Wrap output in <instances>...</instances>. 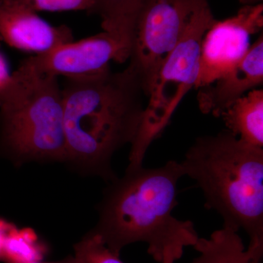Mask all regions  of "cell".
Instances as JSON below:
<instances>
[{
  "label": "cell",
  "instance_id": "obj_1",
  "mask_svg": "<svg viewBox=\"0 0 263 263\" xmlns=\"http://www.w3.org/2000/svg\"><path fill=\"white\" fill-rule=\"evenodd\" d=\"M62 87L67 160L85 174L111 182V159L131 144L141 127L146 96L134 67H110L87 75L65 77Z\"/></svg>",
  "mask_w": 263,
  "mask_h": 263
},
{
  "label": "cell",
  "instance_id": "obj_2",
  "mask_svg": "<svg viewBox=\"0 0 263 263\" xmlns=\"http://www.w3.org/2000/svg\"><path fill=\"white\" fill-rule=\"evenodd\" d=\"M183 176L176 160L156 168L126 170L104 190L98 222L91 231L117 255L127 246L143 242L156 262L176 263L200 238L193 221L173 215Z\"/></svg>",
  "mask_w": 263,
  "mask_h": 263
},
{
  "label": "cell",
  "instance_id": "obj_3",
  "mask_svg": "<svg viewBox=\"0 0 263 263\" xmlns=\"http://www.w3.org/2000/svg\"><path fill=\"white\" fill-rule=\"evenodd\" d=\"M180 164L202 190L205 209L221 216L223 227L245 230L252 262L262 263L263 148L226 129L197 138Z\"/></svg>",
  "mask_w": 263,
  "mask_h": 263
},
{
  "label": "cell",
  "instance_id": "obj_4",
  "mask_svg": "<svg viewBox=\"0 0 263 263\" xmlns=\"http://www.w3.org/2000/svg\"><path fill=\"white\" fill-rule=\"evenodd\" d=\"M0 152L15 164L67 160L58 77L22 64L0 90Z\"/></svg>",
  "mask_w": 263,
  "mask_h": 263
},
{
  "label": "cell",
  "instance_id": "obj_5",
  "mask_svg": "<svg viewBox=\"0 0 263 263\" xmlns=\"http://www.w3.org/2000/svg\"><path fill=\"white\" fill-rule=\"evenodd\" d=\"M209 4L197 12L176 47L161 65L151 84L141 127L131 143L127 169L143 166L145 155L160 136L185 95L195 87L205 33L215 23Z\"/></svg>",
  "mask_w": 263,
  "mask_h": 263
},
{
  "label": "cell",
  "instance_id": "obj_6",
  "mask_svg": "<svg viewBox=\"0 0 263 263\" xmlns=\"http://www.w3.org/2000/svg\"><path fill=\"white\" fill-rule=\"evenodd\" d=\"M207 4L208 0H147L136 22L129 57L146 97L162 62Z\"/></svg>",
  "mask_w": 263,
  "mask_h": 263
},
{
  "label": "cell",
  "instance_id": "obj_7",
  "mask_svg": "<svg viewBox=\"0 0 263 263\" xmlns=\"http://www.w3.org/2000/svg\"><path fill=\"white\" fill-rule=\"evenodd\" d=\"M262 27V3L243 5L233 16L216 20L202 40L195 88L212 84L236 65L250 47L251 36Z\"/></svg>",
  "mask_w": 263,
  "mask_h": 263
},
{
  "label": "cell",
  "instance_id": "obj_8",
  "mask_svg": "<svg viewBox=\"0 0 263 263\" xmlns=\"http://www.w3.org/2000/svg\"><path fill=\"white\" fill-rule=\"evenodd\" d=\"M130 53V46L104 31L29 57L21 64L44 75L73 77L105 70L110 61L123 63Z\"/></svg>",
  "mask_w": 263,
  "mask_h": 263
},
{
  "label": "cell",
  "instance_id": "obj_9",
  "mask_svg": "<svg viewBox=\"0 0 263 263\" xmlns=\"http://www.w3.org/2000/svg\"><path fill=\"white\" fill-rule=\"evenodd\" d=\"M0 41L39 54L72 42L73 34L67 26L53 27L35 12L10 0H0Z\"/></svg>",
  "mask_w": 263,
  "mask_h": 263
},
{
  "label": "cell",
  "instance_id": "obj_10",
  "mask_svg": "<svg viewBox=\"0 0 263 263\" xmlns=\"http://www.w3.org/2000/svg\"><path fill=\"white\" fill-rule=\"evenodd\" d=\"M263 83V35L251 45L236 65L212 84L199 89L197 103L202 113L221 117L237 100Z\"/></svg>",
  "mask_w": 263,
  "mask_h": 263
},
{
  "label": "cell",
  "instance_id": "obj_11",
  "mask_svg": "<svg viewBox=\"0 0 263 263\" xmlns=\"http://www.w3.org/2000/svg\"><path fill=\"white\" fill-rule=\"evenodd\" d=\"M228 130L250 146L263 148V90L255 89L221 114Z\"/></svg>",
  "mask_w": 263,
  "mask_h": 263
},
{
  "label": "cell",
  "instance_id": "obj_12",
  "mask_svg": "<svg viewBox=\"0 0 263 263\" xmlns=\"http://www.w3.org/2000/svg\"><path fill=\"white\" fill-rule=\"evenodd\" d=\"M193 248L199 255L190 263H252L238 232L226 227L199 238Z\"/></svg>",
  "mask_w": 263,
  "mask_h": 263
},
{
  "label": "cell",
  "instance_id": "obj_13",
  "mask_svg": "<svg viewBox=\"0 0 263 263\" xmlns=\"http://www.w3.org/2000/svg\"><path fill=\"white\" fill-rule=\"evenodd\" d=\"M147 0H94L91 13L101 18L102 27L132 47L135 27Z\"/></svg>",
  "mask_w": 263,
  "mask_h": 263
},
{
  "label": "cell",
  "instance_id": "obj_14",
  "mask_svg": "<svg viewBox=\"0 0 263 263\" xmlns=\"http://www.w3.org/2000/svg\"><path fill=\"white\" fill-rule=\"evenodd\" d=\"M74 250L75 255L67 257L70 263H124L91 230L74 246Z\"/></svg>",
  "mask_w": 263,
  "mask_h": 263
},
{
  "label": "cell",
  "instance_id": "obj_15",
  "mask_svg": "<svg viewBox=\"0 0 263 263\" xmlns=\"http://www.w3.org/2000/svg\"><path fill=\"white\" fill-rule=\"evenodd\" d=\"M27 9L38 11L86 10L91 13L94 0H10Z\"/></svg>",
  "mask_w": 263,
  "mask_h": 263
},
{
  "label": "cell",
  "instance_id": "obj_16",
  "mask_svg": "<svg viewBox=\"0 0 263 263\" xmlns=\"http://www.w3.org/2000/svg\"><path fill=\"white\" fill-rule=\"evenodd\" d=\"M10 74L5 58L0 53V90L3 89L9 80Z\"/></svg>",
  "mask_w": 263,
  "mask_h": 263
},
{
  "label": "cell",
  "instance_id": "obj_17",
  "mask_svg": "<svg viewBox=\"0 0 263 263\" xmlns=\"http://www.w3.org/2000/svg\"><path fill=\"white\" fill-rule=\"evenodd\" d=\"M9 263H70L69 262L68 259L66 258L63 260L60 261V262H41V261L37 260H21V261H13V262H10Z\"/></svg>",
  "mask_w": 263,
  "mask_h": 263
},
{
  "label": "cell",
  "instance_id": "obj_18",
  "mask_svg": "<svg viewBox=\"0 0 263 263\" xmlns=\"http://www.w3.org/2000/svg\"><path fill=\"white\" fill-rule=\"evenodd\" d=\"M240 4L243 5H257L262 3V0H238Z\"/></svg>",
  "mask_w": 263,
  "mask_h": 263
}]
</instances>
